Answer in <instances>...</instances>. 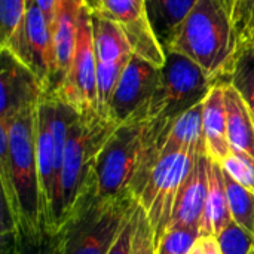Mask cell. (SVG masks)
Returning <instances> with one entry per match:
<instances>
[{"label":"cell","mask_w":254,"mask_h":254,"mask_svg":"<svg viewBox=\"0 0 254 254\" xmlns=\"http://www.w3.org/2000/svg\"><path fill=\"white\" fill-rule=\"evenodd\" d=\"M223 179L232 220L254 237V193L238 185L225 171Z\"/></svg>","instance_id":"cell-24"},{"label":"cell","mask_w":254,"mask_h":254,"mask_svg":"<svg viewBox=\"0 0 254 254\" xmlns=\"http://www.w3.org/2000/svg\"><path fill=\"white\" fill-rule=\"evenodd\" d=\"M89 6L122 28L135 55L159 68L164 65L165 51L153 31L144 0H94Z\"/></svg>","instance_id":"cell-12"},{"label":"cell","mask_w":254,"mask_h":254,"mask_svg":"<svg viewBox=\"0 0 254 254\" xmlns=\"http://www.w3.org/2000/svg\"><path fill=\"white\" fill-rule=\"evenodd\" d=\"M228 138L232 149L254 156V121L241 94L228 82H223Z\"/></svg>","instance_id":"cell-20"},{"label":"cell","mask_w":254,"mask_h":254,"mask_svg":"<svg viewBox=\"0 0 254 254\" xmlns=\"http://www.w3.org/2000/svg\"><path fill=\"white\" fill-rule=\"evenodd\" d=\"M161 68L138 55L127 64L109 104V119L121 125L147 119V110L159 85Z\"/></svg>","instance_id":"cell-10"},{"label":"cell","mask_w":254,"mask_h":254,"mask_svg":"<svg viewBox=\"0 0 254 254\" xmlns=\"http://www.w3.org/2000/svg\"><path fill=\"white\" fill-rule=\"evenodd\" d=\"M45 95L46 89L37 76L10 52L1 49L0 118L10 119L25 109L37 107Z\"/></svg>","instance_id":"cell-13"},{"label":"cell","mask_w":254,"mask_h":254,"mask_svg":"<svg viewBox=\"0 0 254 254\" xmlns=\"http://www.w3.org/2000/svg\"><path fill=\"white\" fill-rule=\"evenodd\" d=\"M135 199H100L94 193L61 226L65 254H107Z\"/></svg>","instance_id":"cell-6"},{"label":"cell","mask_w":254,"mask_h":254,"mask_svg":"<svg viewBox=\"0 0 254 254\" xmlns=\"http://www.w3.org/2000/svg\"><path fill=\"white\" fill-rule=\"evenodd\" d=\"M80 115L68 104L45 95L37 106L36 153L46 231L58 232V195L64 150L71 125Z\"/></svg>","instance_id":"cell-5"},{"label":"cell","mask_w":254,"mask_h":254,"mask_svg":"<svg viewBox=\"0 0 254 254\" xmlns=\"http://www.w3.org/2000/svg\"><path fill=\"white\" fill-rule=\"evenodd\" d=\"M217 241L222 254H252L254 252V237L235 222L229 223L217 235Z\"/></svg>","instance_id":"cell-27"},{"label":"cell","mask_w":254,"mask_h":254,"mask_svg":"<svg viewBox=\"0 0 254 254\" xmlns=\"http://www.w3.org/2000/svg\"><path fill=\"white\" fill-rule=\"evenodd\" d=\"M234 22L240 40H254V0H237L234 7Z\"/></svg>","instance_id":"cell-30"},{"label":"cell","mask_w":254,"mask_h":254,"mask_svg":"<svg viewBox=\"0 0 254 254\" xmlns=\"http://www.w3.org/2000/svg\"><path fill=\"white\" fill-rule=\"evenodd\" d=\"M34 3L37 4V7L42 10L49 28L52 27L54 22V16L57 12V6H58V0H34ZM52 34V33H51Z\"/></svg>","instance_id":"cell-32"},{"label":"cell","mask_w":254,"mask_h":254,"mask_svg":"<svg viewBox=\"0 0 254 254\" xmlns=\"http://www.w3.org/2000/svg\"><path fill=\"white\" fill-rule=\"evenodd\" d=\"M86 0H58L57 12L51 27L54 45V77L46 95H51L64 80L76 48L77 22L82 4Z\"/></svg>","instance_id":"cell-15"},{"label":"cell","mask_w":254,"mask_h":254,"mask_svg":"<svg viewBox=\"0 0 254 254\" xmlns=\"http://www.w3.org/2000/svg\"><path fill=\"white\" fill-rule=\"evenodd\" d=\"M228 1H229V4H231L232 7H235V1H237V0H228Z\"/></svg>","instance_id":"cell-34"},{"label":"cell","mask_w":254,"mask_h":254,"mask_svg":"<svg viewBox=\"0 0 254 254\" xmlns=\"http://www.w3.org/2000/svg\"><path fill=\"white\" fill-rule=\"evenodd\" d=\"M171 119H137L121 124L103 146L94 195L100 199H138L161 156L164 132Z\"/></svg>","instance_id":"cell-2"},{"label":"cell","mask_w":254,"mask_h":254,"mask_svg":"<svg viewBox=\"0 0 254 254\" xmlns=\"http://www.w3.org/2000/svg\"><path fill=\"white\" fill-rule=\"evenodd\" d=\"M220 165L231 179L254 193V156L243 150L232 149L229 156H226Z\"/></svg>","instance_id":"cell-25"},{"label":"cell","mask_w":254,"mask_h":254,"mask_svg":"<svg viewBox=\"0 0 254 254\" xmlns=\"http://www.w3.org/2000/svg\"><path fill=\"white\" fill-rule=\"evenodd\" d=\"M219 82L186 55L165 49L159 85L150 101L147 119H174L204 103Z\"/></svg>","instance_id":"cell-7"},{"label":"cell","mask_w":254,"mask_h":254,"mask_svg":"<svg viewBox=\"0 0 254 254\" xmlns=\"http://www.w3.org/2000/svg\"><path fill=\"white\" fill-rule=\"evenodd\" d=\"M198 152L176 150L159 156L137 199L156 240V247L171 225L179 189L192 170Z\"/></svg>","instance_id":"cell-9"},{"label":"cell","mask_w":254,"mask_h":254,"mask_svg":"<svg viewBox=\"0 0 254 254\" xmlns=\"http://www.w3.org/2000/svg\"><path fill=\"white\" fill-rule=\"evenodd\" d=\"M1 254H65V252L60 231H42L28 235L15 225L1 222Z\"/></svg>","instance_id":"cell-21"},{"label":"cell","mask_w":254,"mask_h":254,"mask_svg":"<svg viewBox=\"0 0 254 254\" xmlns=\"http://www.w3.org/2000/svg\"><path fill=\"white\" fill-rule=\"evenodd\" d=\"M225 82L241 94L254 121V40L241 42L232 70Z\"/></svg>","instance_id":"cell-23"},{"label":"cell","mask_w":254,"mask_h":254,"mask_svg":"<svg viewBox=\"0 0 254 254\" xmlns=\"http://www.w3.org/2000/svg\"><path fill=\"white\" fill-rule=\"evenodd\" d=\"M252 254H254V252H253V253H252Z\"/></svg>","instance_id":"cell-37"},{"label":"cell","mask_w":254,"mask_h":254,"mask_svg":"<svg viewBox=\"0 0 254 254\" xmlns=\"http://www.w3.org/2000/svg\"><path fill=\"white\" fill-rule=\"evenodd\" d=\"M202 128L205 140V152L211 161L222 164L229 156L232 147L228 138V121L225 106L223 83H217L204 100Z\"/></svg>","instance_id":"cell-16"},{"label":"cell","mask_w":254,"mask_h":254,"mask_svg":"<svg viewBox=\"0 0 254 254\" xmlns=\"http://www.w3.org/2000/svg\"><path fill=\"white\" fill-rule=\"evenodd\" d=\"M1 49L30 68L48 94L54 77V45L51 28L36 3L28 6L22 25L7 42L1 43Z\"/></svg>","instance_id":"cell-11"},{"label":"cell","mask_w":254,"mask_h":254,"mask_svg":"<svg viewBox=\"0 0 254 254\" xmlns=\"http://www.w3.org/2000/svg\"><path fill=\"white\" fill-rule=\"evenodd\" d=\"M229 210L228 193L225 188L222 165L210 159L208 165V196L205 204V213L201 223V237L214 235L217 237L229 223H232Z\"/></svg>","instance_id":"cell-19"},{"label":"cell","mask_w":254,"mask_h":254,"mask_svg":"<svg viewBox=\"0 0 254 254\" xmlns=\"http://www.w3.org/2000/svg\"><path fill=\"white\" fill-rule=\"evenodd\" d=\"M25 1H27V4H28V6H31V4L34 3V0H25Z\"/></svg>","instance_id":"cell-35"},{"label":"cell","mask_w":254,"mask_h":254,"mask_svg":"<svg viewBox=\"0 0 254 254\" xmlns=\"http://www.w3.org/2000/svg\"><path fill=\"white\" fill-rule=\"evenodd\" d=\"M199 237L201 234L196 229L170 228L158 243L156 254H189Z\"/></svg>","instance_id":"cell-26"},{"label":"cell","mask_w":254,"mask_h":254,"mask_svg":"<svg viewBox=\"0 0 254 254\" xmlns=\"http://www.w3.org/2000/svg\"><path fill=\"white\" fill-rule=\"evenodd\" d=\"M241 40L228 0H196L165 49L177 51L223 83L232 70ZM164 49V51H165Z\"/></svg>","instance_id":"cell-3"},{"label":"cell","mask_w":254,"mask_h":254,"mask_svg":"<svg viewBox=\"0 0 254 254\" xmlns=\"http://www.w3.org/2000/svg\"><path fill=\"white\" fill-rule=\"evenodd\" d=\"M208 165L210 158L207 153L198 152L192 170L179 189L170 228H190L201 234V223L208 196Z\"/></svg>","instance_id":"cell-14"},{"label":"cell","mask_w":254,"mask_h":254,"mask_svg":"<svg viewBox=\"0 0 254 254\" xmlns=\"http://www.w3.org/2000/svg\"><path fill=\"white\" fill-rule=\"evenodd\" d=\"M116 127L118 124L101 116H79L71 125L60 176L58 231L94 193L97 159Z\"/></svg>","instance_id":"cell-4"},{"label":"cell","mask_w":254,"mask_h":254,"mask_svg":"<svg viewBox=\"0 0 254 254\" xmlns=\"http://www.w3.org/2000/svg\"><path fill=\"white\" fill-rule=\"evenodd\" d=\"M28 4L25 0H0L1 43L7 42L22 25Z\"/></svg>","instance_id":"cell-28"},{"label":"cell","mask_w":254,"mask_h":254,"mask_svg":"<svg viewBox=\"0 0 254 254\" xmlns=\"http://www.w3.org/2000/svg\"><path fill=\"white\" fill-rule=\"evenodd\" d=\"M135 210L137 204L127 217L116 241L113 243L112 249L107 254H131L132 253V244H134V235H135Z\"/></svg>","instance_id":"cell-31"},{"label":"cell","mask_w":254,"mask_h":254,"mask_svg":"<svg viewBox=\"0 0 254 254\" xmlns=\"http://www.w3.org/2000/svg\"><path fill=\"white\" fill-rule=\"evenodd\" d=\"M92 33L97 63L128 64L134 51L122 28L110 18L92 10Z\"/></svg>","instance_id":"cell-18"},{"label":"cell","mask_w":254,"mask_h":254,"mask_svg":"<svg viewBox=\"0 0 254 254\" xmlns=\"http://www.w3.org/2000/svg\"><path fill=\"white\" fill-rule=\"evenodd\" d=\"M153 31L165 49L176 37L196 0H144Z\"/></svg>","instance_id":"cell-22"},{"label":"cell","mask_w":254,"mask_h":254,"mask_svg":"<svg viewBox=\"0 0 254 254\" xmlns=\"http://www.w3.org/2000/svg\"><path fill=\"white\" fill-rule=\"evenodd\" d=\"M37 107L10 119L0 118V183L3 219L21 232L36 235L46 231L36 153Z\"/></svg>","instance_id":"cell-1"},{"label":"cell","mask_w":254,"mask_h":254,"mask_svg":"<svg viewBox=\"0 0 254 254\" xmlns=\"http://www.w3.org/2000/svg\"><path fill=\"white\" fill-rule=\"evenodd\" d=\"M189 254H198V252H196V249H195V246L192 247V250L189 252Z\"/></svg>","instance_id":"cell-33"},{"label":"cell","mask_w":254,"mask_h":254,"mask_svg":"<svg viewBox=\"0 0 254 254\" xmlns=\"http://www.w3.org/2000/svg\"><path fill=\"white\" fill-rule=\"evenodd\" d=\"M204 103L186 110L180 116L170 121L161 146V155L176 150L205 152L204 128H202Z\"/></svg>","instance_id":"cell-17"},{"label":"cell","mask_w":254,"mask_h":254,"mask_svg":"<svg viewBox=\"0 0 254 254\" xmlns=\"http://www.w3.org/2000/svg\"><path fill=\"white\" fill-rule=\"evenodd\" d=\"M51 97L68 104L83 118L98 115L97 95V57L94 49L92 9L85 1L79 12L76 48L70 68Z\"/></svg>","instance_id":"cell-8"},{"label":"cell","mask_w":254,"mask_h":254,"mask_svg":"<svg viewBox=\"0 0 254 254\" xmlns=\"http://www.w3.org/2000/svg\"><path fill=\"white\" fill-rule=\"evenodd\" d=\"M86 1H88V4H91V3H92L94 0H86Z\"/></svg>","instance_id":"cell-36"},{"label":"cell","mask_w":254,"mask_h":254,"mask_svg":"<svg viewBox=\"0 0 254 254\" xmlns=\"http://www.w3.org/2000/svg\"><path fill=\"white\" fill-rule=\"evenodd\" d=\"M131 254H156V240L153 229L138 202L135 210V235Z\"/></svg>","instance_id":"cell-29"}]
</instances>
